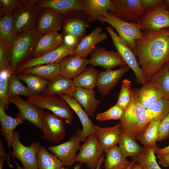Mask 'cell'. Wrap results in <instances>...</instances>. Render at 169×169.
Here are the masks:
<instances>
[{
    "mask_svg": "<svg viewBox=\"0 0 169 169\" xmlns=\"http://www.w3.org/2000/svg\"><path fill=\"white\" fill-rule=\"evenodd\" d=\"M83 0H40L38 5L41 8H49L63 15L73 10L83 9Z\"/></svg>",
    "mask_w": 169,
    "mask_h": 169,
    "instance_id": "obj_29",
    "label": "cell"
},
{
    "mask_svg": "<svg viewBox=\"0 0 169 169\" xmlns=\"http://www.w3.org/2000/svg\"><path fill=\"white\" fill-rule=\"evenodd\" d=\"M166 8L169 12V0H164Z\"/></svg>",
    "mask_w": 169,
    "mask_h": 169,
    "instance_id": "obj_58",
    "label": "cell"
},
{
    "mask_svg": "<svg viewBox=\"0 0 169 169\" xmlns=\"http://www.w3.org/2000/svg\"><path fill=\"white\" fill-rule=\"evenodd\" d=\"M9 101L15 105L18 109L15 117L28 121L42 131L41 117L44 111L43 109L35 107L18 96H9Z\"/></svg>",
    "mask_w": 169,
    "mask_h": 169,
    "instance_id": "obj_15",
    "label": "cell"
},
{
    "mask_svg": "<svg viewBox=\"0 0 169 169\" xmlns=\"http://www.w3.org/2000/svg\"><path fill=\"white\" fill-rule=\"evenodd\" d=\"M15 162L16 165L17 169H25L23 166H20L17 162L15 161Z\"/></svg>",
    "mask_w": 169,
    "mask_h": 169,
    "instance_id": "obj_59",
    "label": "cell"
},
{
    "mask_svg": "<svg viewBox=\"0 0 169 169\" xmlns=\"http://www.w3.org/2000/svg\"><path fill=\"white\" fill-rule=\"evenodd\" d=\"M135 162L132 161V162L130 166L126 169H132L133 165L135 163Z\"/></svg>",
    "mask_w": 169,
    "mask_h": 169,
    "instance_id": "obj_60",
    "label": "cell"
},
{
    "mask_svg": "<svg viewBox=\"0 0 169 169\" xmlns=\"http://www.w3.org/2000/svg\"><path fill=\"white\" fill-rule=\"evenodd\" d=\"M5 161L2 159L0 158V169H3Z\"/></svg>",
    "mask_w": 169,
    "mask_h": 169,
    "instance_id": "obj_57",
    "label": "cell"
},
{
    "mask_svg": "<svg viewBox=\"0 0 169 169\" xmlns=\"http://www.w3.org/2000/svg\"><path fill=\"white\" fill-rule=\"evenodd\" d=\"M41 121L44 139L58 143L65 138L66 129L63 118L49 112L43 111Z\"/></svg>",
    "mask_w": 169,
    "mask_h": 169,
    "instance_id": "obj_12",
    "label": "cell"
},
{
    "mask_svg": "<svg viewBox=\"0 0 169 169\" xmlns=\"http://www.w3.org/2000/svg\"><path fill=\"white\" fill-rule=\"evenodd\" d=\"M76 47H69L64 43L55 50L37 58H32L21 63L16 69V74L29 68L53 63H59L66 56L74 55Z\"/></svg>",
    "mask_w": 169,
    "mask_h": 169,
    "instance_id": "obj_13",
    "label": "cell"
},
{
    "mask_svg": "<svg viewBox=\"0 0 169 169\" xmlns=\"http://www.w3.org/2000/svg\"><path fill=\"white\" fill-rule=\"evenodd\" d=\"M64 43L63 34L58 32L43 34L35 46L33 58L39 57L58 48Z\"/></svg>",
    "mask_w": 169,
    "mask_h": 169,
    "instance_id": "obj_25",
    "label": "cell"
},
{
    "mask_svg": "<svg viewBox=\"0 0 169 169\" xmlns=\"http://www.w3.org/2000/svg\"><path fill=\"white\" fill-rule=\"evenodd\" d=\"M79 151L76 162L81 164H85L90 169L96 168L104 152L95 133L88 136Z\"/></svg>",
    "mask_w": 169,
    "mask_h": 169,
    "instance_id": "obj_10",
    "label": "cell"
},
{
    "mask_svg": "<svg viewBox=\"0 0 169 169\" xmlns=\"http://www.w3.org/2000/svg\"><path fill=\"white\" fill-rule=\"evenodd\" d=\"M43 35L35 29L13 36L10 44V66L15 73L17 68L21 63L32 58L36 44Z\"/></svg>",
    "mask_w": 169,
    "mask_h": 169,
    "instance_id": "obj_3",
    "label": "cell"
},
{
    "mask_svg": "<svg viewBox=\"0 0 169 169\" xmlns=\"http://www.w3.org/2000/svg\"><path fill=\"white\" fill-rule=\"evenodd\" d=\"M105 157L104 156H102L100 158L98 163L97 166L96 167L95 169H101L102 166L104 163L105 160ZM81 164L78 163L76 164L74 166V168L73 169H80L81 168ZM61 169H68V168H65L62 167Z\"/></svg>",
    "mask_w": 169,
    "mask_h": 169,
    "instance_id": "obj_53",
    "label": "cell"
},
{
    "mask_svg": "<svg viewBox=\"0 0 169 169\" xmlns=\"http://www.w3.org/2000/svg\"><path fill=\"white\" fill-rule=\"evenodd\" d=\"M159 163L164 167H169V154L157 155Z\"/></svg>",
    "mask_w": 169,
    "mask_h": 169,
    "instance_id": "obj_52",
    "label": "cell"
},
{
    "mask_svg": "<svg viewBox=\"0 0 169 169\" xmlns=\"http://www.w3.org/2000/svg\"><path fill=\"white\" fill-rule=\"evenodd\" d=\"M137 23L143 31H155L169 28V12L164 0L146 13Z\"/></svg>",
    "mask_w": 169,
    "mask_h": 169,
    "instance_id": "obj_11",
    "label": "cell"
},
{
    "mask_svg": "<svg viewBox=\"0 0 169 169\" xmlns=\"http://www.w3.org/2000/svg\"><path fill=\"white\" fill-rule=\"evenodd\" d=\"M143 37L135 41L133 52L147 82L169 63V28L155 31H143Z\"/></svg>",
    "mask_w": 169,
    "mask_h": 169,
    "instance_id": "obj_1",
    "label": "cell"
},
{
    "mask_svg": "<svg viewBox=\"0 0 169 169\" xmlns=\"http://www.w3.org/2000/svg\"><path fill=\"white\" fill-rule=\"evenodd\" d=\"M0 18L6 13H13L18 8L23 5L20 0H0Z\"/></svg>",
    "mask_w": 169,
    "mask_h": 169,
    "instance_id": "obj_47",
    "label": "cell"
},
{
    "mask_svg": "<svg viewBox=\"0 0 169 169\" xmlns=\"http://www.w3.org/2000/svg\"><path fill=\"white\" fill-rule=\"evenodd\" d=\"M17 118H13L5 113L3 107L0 106V121L1 125V134L6 141L8 148V156L10 161L11 154V147L13 140V133L16 127L24 122Z\"/></svg>",
    "mask_w": 169,
    "mask_h": 169,
    "instance_id": "obj_27",
    "label": "cell"
},
{
    "mask_svg": "<svg viewBox=\"0 0 169 169\" xmlns=\"http://www.w3.org/2000/svg\"><path fill=\"white\" fill-rule=\"evenodd\" d=\"M58 95L65 100L78 116L82 125L83 129L77 131L76 134L79 137L81 141H84L90 135L95 133L94 128L95 124L90 120L86 112L74 98L65 95Z\"/></svg>",
    "mask_w": 169,
    "mask_h": 169,
    "instance_id": "obj_21",
    "label": "cell"
},
{
    "mask_svg": "<svg viewBox=\"0 0 169 169\" xmlns=\"http://www.w3.org/2000/svg\"><path fill=\"white\" fill-rule=\"evenodd\" d=\"M21 1L23 5L34 6L38 5L40 0H22Z\"/></svg>",
    "mask_w": 169,
    "mask_h": 169,
    "instance_id": "obj_55",
    "label": "cell"
},
{
    "mask_svg": "<svg viewBox=\"0 0 169 169\" xmlns=\"http://www.w3.org/2000/svg\"><path fill=\"white\" fill-rule=\"evenodd\" d=\"M81 141L79 137L76 134L70 136L66 142L49 146L48 150L59 159L63 166H71L76 162L77 152L80 149Z\"/></svg>",
    "mask_w": 169,
    "mask_h": 169,
    "instance_id": "obj_14",
    "label": "cell"
},
{
    "mask_svg": "<svg viewBox=\"0 0 169 169\" xmlns=\"http://www.w3.org/2000/svg\"><path fill=\"white\" fill-rule=\"evenodd\" d=\"M81 40L75 36L71 34L64 36V43L69 47H77Z\"/></svg>",
    "mask_w": 169,
    "mask_h": 169,
    "instance_id": "obj_50",
    "label": "cell"
},
{
    "mask_svg": "<svg viewBox=\"0 0 169 169\" xmlns=\"http://www.w3.org/2000/svg\"><path fill=\"white\" fill-rule=\"evenodd\" d=\"M90 61L92 67L100 66L106 70L126 65L118 52L107 51L99 46L96 47L91 53Z\"/></svg>",
    "mask_w": 169,
    "mask_h": 169,
    "instance_id": "obj_18",
    "label": "cell"
},
{
    "mask_svg": "<svg viewBox=\"0 0 169 169\" xmlns=\"http://www.w3.org/2000/svg\"><path fill=\"white\" fill-rule=\"evenodd\" d=\"M41 8L23 5L13 13V35L36 28Z\"/></svg>",
    "mask_w": 169,
    "mask_h": 169,
    "instance_id": "obj_9",
    "label": "cell"
},
{
    "mask_svg": "<svg viewBox=\"0 0 169 169\" xmlns=\"http://www.w3.org/2000/svg\"><path fill=\"white\" fill-rule=\"evenodd\" d=\"M150 81L156 85L162 99L169 101V63L154 75Z\"/></svg>",
    "mask_w": 169,
    "mask_h": 169,
    "instance_id": "obj_34",
    "label": "cell"
},
{
    "mask_svg": "<svg viewBox=\"0 0 169 169\" xmlns=\"http://www.w3.org/2000/svg\"><path fill=\"white\" fill-rule=\"evenodd\" d=\"M103 28L98 26L88 35L84 37L77 45L74 55L85 58L93 52L96 45L108 38L107 35L101 32Z\"/></svg>",
    "mask_w": 169,
    "mask_h": 169,
    "instance_id": "obj_24",
    "label": "cell"
},
{
    "mask_svg": "<svg viewBox=\"0 0 169 169\" xmlns=\"http://www.w3.org/2000/svg\"><path fill=\"white\" fill-rule=\"evenodd\" d=\"M143 147L144 150L142 153L132 157V161L140 164L143 169H162L156 160L155 152V147Z\"/></svg>",
    "mask_w": 169,
    "mask_h": 169,
    "instance_id": "obj_39",
    "label": "cell"
},
{
    "mask_svg": "<svg viewBox=\"0 0 169 169\" xmlns=\"http://www.w3.org/2000/svg\"><path fill=\"white\" fill-rule=\"evenodd\" d=\"M97 20L101 23H107L114 28L123 42L134 51L136 49L135 41L143 36L142 31L137 23L126 22L109 12L104 16L98 17Z\"/></svg>",
    "mask_w": 169,
    "mask_h": 169,
    "instance_id": "obj_5",
    "label": "cell"
},
{
    "mask_svg": "<svg viewBox=\"0 0 169 169\" xmlns=\"http://www.w3.org/2000/svg\"><path fill=\"white\" fill-rule=\"evenodd\" d=\"M149 122L161 121L169 113V101L162 100L146 109Z\"/></svg>",
    "mask_w": 169,
    "mask_h": 169,
    "instance_id": "obj_41",
    "label": "cell"
},
{
    "mask_svg": "<svg viewBox=\"0 0 169 169\" xmlns=\"http://www.w3.org/2000/svg\"><path fill=\"white\" fill-rule=\"evenodd\" d=\"M11 57L10 44L0 42V70L10 66Z\"/></svg>",
    "mask_w": 169,
    "mask_h": 169,
    "instance_id": "obj_46",
    "label": "cell"
},
{
    "mask_svg": "<svg viewBox=\"0 0 169 169\" xmlns=\"http://www.w3.org/2000/svg\"><path fill=\"white\" fill-rule=\"evenodd\" d=\"M155 153L157 155L169 154V146L163 148L158 147L156 145L155 148Z\"/></svg>",
    "mask_w": 169,
    "mask_h": 169,
    "instance_id": "obj_54",
    "label": "cell"
},
{
    "mask_svg": "<svg viewBox=\"0 0 169 169\" xmlns=\"http://www.w3.org/2000/svg\"><path fill=\"white\" fill-rule=\"evenodd\" d=\"M13 73L16 74L10 66L0 70V106L3 107L5 111L9 106L8 94V80L10 76Z\"/></svg>",
    "mask_w": 169,
    "mask_h": 169,
    "instance_id": "obj_40",
    "label": "cell"
},
{
    "mask_svg": "<svg viewBox=\"0 0 169 169\" xmlns=\"http://www.w3.org/2000/svg\"><path fill=\"white\" fill-rule=\"evenodd\" d=\"M91 22L89 16L82 10H73L63 15L62 29L63 36L73 35L80 40L86 36V29Z\"/></svg>",
    "mask_w": 169,
    "mask_h": 169,
    "instance_id": "obj_8",
    "label": "cell"
},
{
    "mask_svg": "<svg viewBox=\"0 0 169 169\" xmlns=\"http://www.w3.org/2000/svg\"><path fill=\"white\" fill-rule=\"evenodd\" d=\"M132 169H143L141 165L138 163H135L133 165Z\"/></svg>",
    "mask_w": 169,
    "mask_h": 169,
    "instance_id": "obj_56",
    "label": "cell"
},
{
    "mask_svg": "<svg viewBox=\"0 0 169 169\" xmlns=\"http://www.w3.org/2000/svg\"><path fill=\"white\" fill-rule=\"evenodd\" d=\"M27 101L38 108L51 111L64 119L66 123H72L74 118L72 109L65 100L58 95H33L27 98Z\"/></svg>",
    "mask_w": 169,
    "mask_h": 169,
    "instance_id": "obj_4",
    "label": "cell"
},
{
    "mask_svg": "<svg viewBox=\"0 0 169 169\" xmlns=\"http://www.w3.org/2000/svg\"><path fill=\"white\" fill-rule=\"evenodd\" d=\"M13 13H6L0 18V42L10 44L13 36Z\"/></svg>",
    "mask_w": 169,
    "mask_h": 169,
    "instance_id": "obj_42",
    "label": "cell"
},
{
    "mask_svg": "<svg viewBox=\"0 0 169 169\" xmlns=\"http://www.w3.org/2000/svg\"><path fill=\"white\" fill-rule=\"evenodd\" d=\"M106 29L112 38L113 44L126 64L133 71L137 84L142 85L147 82L144 72L138 64L136 56L130 48L120 39L110 25Z\"/></svg>",
    "mask_w": 169,
    "mask_h": 169,
    "instance_id": "obj_7",
    "label": "cell"
},
{
    "mask_svg": "<svg viewBox=\"0 0 169 169\" xmlns=\"http://www.w3.org/2000/svg\"><path fill=\"white\" fill-rule=\"evenodd\" d=\"M98 70L93 67L87 69L73 79V82L76 87L94 90L96 86Z\"/></svg>",
    "mask_w": 169,
    "mask_h": 169,
    "instance_id": "obj_37",
    "label": "cell"
},
{
    "mask_svg": "<svg viewBox=\"0 0 169 169\" xmlns=\"http://www.w3.org/2000/svg\"><path fill=\"white\" fill-rule=\"evenodd\" d=\"M37 163L38 169H61L63 166L59 159L42 145H40L38 152Z\"/></svg>",
    "mask_w": 169,
    "mask_h": 169,
    "instance_id": "obj_35",
    "label": "cell"
},
{
    "mask_svg": "<svg viewBox=\"0 0 169 169\" xmlns=\"http://www.w3.org/2000/svg\"><path fill=\"white\" fill-rule=\"evenodd\" d=\"M118 144L121 152L126 158L128 156L133 157L137 156L144 150V147L137 143L135 138L123 131Z\"/></svg>",
    "mask_w": 169,
    "mask_h": 169,
    "instance_id": "obj_33",
    "label": "cell"
},
{
    "mask_svg": "<svg viewBox=\"0 0 169 169\" xmlns=\"http://www.w3.org/2000/svg\"><path fill=\"white\" fill-rule=\"evenodd\" d=\"M73 98L90 116L95 115L100 103V101L95 97L94 90L76 87Z\"/></svg>",
    "mask_w": 169,
    "mask_h": 169,
    "instance_id": "obj_26",
    "label": "cell"
},
{
    "mask_svg": "<svg viewBox=\"0 0 169 169\" xmlns=\"http://www.w3.org/2000/svg\"><path fill=\"white\" fill-rule=\"evenodd\" d=\"M120 120L122 131L129 134L136 139L149 123L146 109L139 100L138 89H132L130 102L124 110Z\"/></svg>",
    "mask_w": 169,
    "mask_h": 169,
    "instance_id": "obj_2",
    "label": "cell"
},
{
    "mask_svg": "<svg viewBox=\"0 0 169 169\" xmlns=\"http://www.w3.org/2000/svg\"><path fill=\"white\" fill-rule=\"evenodd\" d=\"M83 11L90 17L91 22L97 20L109 12L118 17L117 9L112 0H83Z\"/></svg>",
    "mask_w": 169,
    "mask_h": 169,
    "instance_id": "obj_20",
    "label": "cell"
},
{
    "mask_svg": "<svg viewBox=\"0 0 169 169\" xmlns=\"http://www.w3.org/2000/svg\"><path fill=\"white\" fill-rule=\"evenodd\" d=\"M95 133L104 152L117 145L122 132L120 123L114 126L101 127L94 125Z\"/></svg>",
    "mask_w": 169,
    "mask_h": 169,
    "instance_id": "obj_23",
    "label": "cell"
},
{
    "mask_svg": "<svg viewBox=\"0 0 169 169\" xmlns=\"http://www.w3.org/2000/svg\"><path fill=\"white\" fill-rule=\"evenodd\" d=\"M161 121L150 122L147 127L137 138L143 145L144 147H154L156 142L158 131Z\"/></svg>",
    "mask_w": 169,
    "mask_h": 169,
    "instance_id": "obj_38",
    "label": "cell"
},
{
    "mask_svg": "<svg viewBox=\"0 0 169 169\" xmlns=\"http://www.w3.org/2000/svg\"><path fill=\"white\" fill-rule=\"evenodd\" d=\"M60 69L59 63H53L27 68L20 73L37 75L50 81L60 75Z\"/></svg>",
    "mask_w": 169,
    "mask_h": 169,
    "instance_id": "obj_32",
    "label": "cell"
},
{
    "mask_svg": "<svg viewBox=\"0 0 169 169\" xmlns=\"http://www.w3.org/2000/svg\"><path fill=\"white\" fill-rule=\"evenodd\" d=\"M163 0H140V2L146 13L154 8L158 4L162 2Z\"/></svg>",
    "mask_w": 169,
    "mask_h": 169,
    "instance_id": "obj_49",
    "label": "cell"
},
{
    "mask_svg": "<svg viewBox=\"0 0 169 169\" xmlns=\"http://www.w3.org/2000/svg\"><path fill=\"white\" fill-rule=\"evenodd\" d=\"M63 15L49 8H41L36 29L43 34L58 32L62 29Z\"/></svg>",
    "mask_w": 169,
    "mask_h": 169,
    "instance_id": "obj_17",
    "label": "cell"
},
{
    "mask_svg": "<svg viewBox=\"0 0 169 169\" xmlns=\"http://www.w3.org/2000/svg\"><path fill=\"white\" fill-rule=\"evenodd\" d=\"M130 69L126 65L116 70L108 69L98 73L96 84L98 91L103 96L108 95Z\"/></svg>",
    "mask_w": 169,
    "mask_h": 169,
    "instance_id": "obj_19",
    "label": "cell"
},
{
    "mask_svg": "<svg viewBox=\"0 0 169 169\" xmlns=\"http://www.w3.org/2000/svg\"><path fill=\"white\" fill-rule=\"evenodd\" d=\"M124 110L115 104L111 107L108 110L102 113H99L96 119L100 121L114 120H120L123 114Z\"/></svg>",
    "mask_w": 169,
    "mask_h": 169,
    "instance_id": "obj_45",
    "label": "cell"
},
{
    "mask_svg": "<svg viewBox=\"0 0 169 169\" xmlns=\"http://www.w3.org/2000/svg\"><path fill=\"white\" fill-rule=\"evenodd\" d=\"M59 63L60 75L74 79L87 69L90 61L85 57L71 55L64 58Z\"/></svg>",
    "mask_w": 169,
    "mask_h": 169,
    "instance_id": "obj_22",
    "label": "cell"
},
{
    "mask_svg": "<svg viewBox=\"0 0 169 169\" xmlns=\"http://www.w3.org/2000/svg\"><path fill=\"white\" fill-rule=\"evenodd\" d=\"M8 94L9 96L22 95L27 98L33 95L28 88L21 83L15 73L12 74L9 77Z\"/></svg>",
    "mask_w": 169,
    "mask_h": 169,
    "instance_id": "obj_43",
    "label": "cell"
},
{
    "mask_svg": "<svg viewBox=\"0 0 169 169\" xmlns=\"http://www.w3.org/2000/svg\"><path fill=\"white\" fill-rule=\"evenodd\" d=\"M0 158L3 159L7 163V166L8 168H12L13 166L10 164L8 158V154L5 152L4 148L1 140H0Z\"/></svg>",
    "mask_w": 169,
    "mask_h": 169,
    "instance_id": "obj_51",
    "label": "cell"
},
{
    "mask_svg": "<svg viewBox=\"0 0 169 169\" xmlns=\"http://www.w3.org/2000/svg\"><path fill=\"white\" fill-rule=\"evenodd\" d=\"M118 18L129 23H136L145 14L140 0H112Z\"/></svg>",
    "mask_w": 169,
    "mask_h": 169,
    "instance_id": "obj_16",
    "label": "cell"
},
{
    "mask_svg": "<svg viewBox=\"0 0 169 169\" xmlns=\"http://www.w3.org/2000/svg\"><path fill=\"white\" fill-rule=\"evenodd\" d=\"M19 79L25 83L33 95L43 94L49 81L33 74H16Z\"/></svg>",
    "mask_w": 169,
    "mask_h": 169,
    "instance_id": "obj_36",
    "label": "cell"
},
{
    "mask_svg": "<svg viewBox=\"0 0 169 169\" xmlns=\"http://www.w3.org/2000/svg\"><path fill=\"white\" fill-rule=\"evenodd\" d=\"M138 97L141 104L146 109L163 99L156 85L151 81L138 90Z\"/></svg>",
    "mask_w": 169,
    "mask_h": 169,
    "instance_id": "obj_31",
    "label": "cell"
},
{
    "mask_svg": "<svg viewBox=\"0 0 169 169\" xmlns=\"http://www.w3.org/2000/svg\"><path fill=\"white\" fill-rule=\"evenodd\" d=\"M105 153L104 169H126L132 161H128L117 145L108 150Z\"/></svg>",
    "mask_w": 169,
    "mask_h": 169,
    "instance_id": "obj_30",
    "label": "cell"
},
{
    "mask_svg": "<svg viewBox=\"0 0 169 169\" xmlns=\"http://www.w3.org/2000/svg\"><path fill=\"white\" fill-rule=\"evenodd\" d=\"M131 82L125 79L122 80L120 89L118 94L117 101L115 104L125 110L129 103L131 97Z\"/></svg>",
    "mask_w": 169,
    "mask_h": 169,
    "instance_id": "obj_44",
    "label": "cell"
},
{
    "mask_svg": "<svg viewBox=\"0 0 169 169\" xmlns=\"http://www.w3.org/2000/svg\"><path fill=\"white\" fill-rule=\"evenodd\" d=\"M169 137V113L161 121L158 129L157 141H161Z\"/></svg>",
    "mask_w": 169,
    "mask_h": 169,
    "instance_id": "obj_48",
    "label": "cell"
},
{
    "mask_svg": "<svg viewBox=\"0 0 169 169\" xmlns=\"http://www.w3.org/2000/svg\"><path fill=\"white\" fill-rule=\"evenodd\" d=\"M76 88L71 79L60 75L49 81L43 94L46 95L64 94L73 98Z\"/></svg>",
    "mask_w": 169,
    "mask_h": 169,
    "instance_id": "obj_28",
    "label": "cell"
},
{
    "mask_svg": "<svg viewBox=\"0 0 169 169\" xmlns=\"http://www.w3.org/2000/svg\"><path fill=\"white\" fill-rule=\"evenodd\" d=\"M20 137L19 133L14 131L11 146L13 151L11 155L18 159L25 169H38L37 153L40 146L39 142L33 141L30 146H26L21 142Z\"/></svg>",
    "mask_w": 169,
    "mask_h": 169,
    "instance_id": "obj_6",
    "label": "cell"
}]
</instances>
